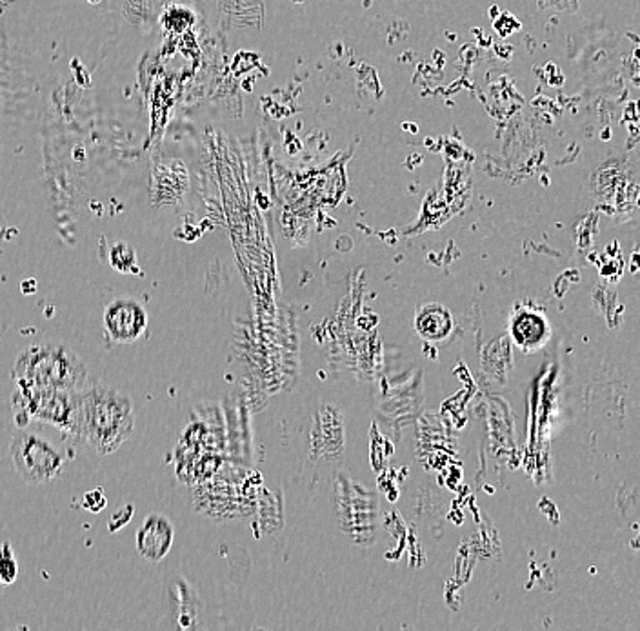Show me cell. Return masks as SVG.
<instances>
[{"instance_id": "6da1fadb", "label": "cell", "mask_w": 640, "mask_h": 631, "mask_svg": "<svg viewBox=\"0 0 640 631\" xmlns=\"http://www.w3.org/2000/svg\"><path fill=\"white\" fill-rule=\"evenodd\" d=\"M133 429L135 411L128 395L103 384H90L83 391L79 442L108 457L133 435Z\"/></svg>"}, {"instance_id": "7a4b0ae2", "label": "cell", "mask_w": 640, "mask_h": 631, "mask_svg": "<svg viewBox=\"0 0 640 631\" xmlns=\"http://www.w3.org/2000/svg\"><path fill=\"white\" fill-rule=\"evenodd\" d=\"M15 384L84 391L90 375L81 357L63 342H41L23 350L14 364Z\"/></svg>"}, {"instance_id": "3957f363", "label": "cell", "mask_w": 640, "mask_h": 631, "mask_svg": "<svg viewBox=\"0 0 640 631\" xmlns=\"http://www.w3.org/2000/svg\"><path fill=\"white\" fill-rule=\"evenodd\" d=\"M12 406L19 428L39 422L64 431L74 440L81 437L83 391L15 384Z\"/></svg>"}, {"instance_id": "277c9868", "label": "cell", "mask_w": 640, "mask_h": 631, "mask_svg": "<svg viewBox=\"0 0 640 631\" xmlns=\"http://www.w3.org/2000/svg\"><path fill=\"white\" fill-rule=\"evenodd\" d=\"M10 455L21 478L32 486L52 482L66 464V455L52 440L26 429L12 439Z\"/></svg>"}, {"instance_id": "5b68a950", "label": "cell", "mask_w": 640, "mask_h": 631, "mask_svg": "<svg viewBox=\"0 0 640 631\" xmlns=\"http://www.w3.org/2000/svg\"><path fill=\"white\" fill-rule=\"evenodd\" d=\"M104 328L112 340L119 344H132L146 333L148 313L139 301L119 297L104 310Z\"/></svg>"}, {"instance_id": "8992f818", "label": "cell", "mask_w": 640, "mask_h": 631, "mask_svg": "<svg viewBox=\"0 0 640 631\" xmlns=\"http://www.w3.org/2000/svg\"><path fill=\"white\" fill-rule=\"evenodd\" d=\"M173 524L164 515H150L137 531V551L148 562H161L172 549Z\"/></svg>"}, {"instance_id": "52a82bcc", "label": "cell", "mask_w": 640, "mask_h": 631, "mask_svg": "<svg viewBox=\"0 0 640 631\" xmlns=\"http://www.w3.org/2000/svg\"><path fill=\"white\" fill-rule=\"evenodd\" d=\"M415 328L420 337L433 342H440L448 339L453 330L451 311L442 304H426L417 311Z\"/></svg>"}, {"instance_id": "ba28073f", "label": "cell", "mask_w": 640, "mask_h": 631, "mask_svg": "<svg viewBox=\"0 0 640 631\" xmlns=\"http://www.w3.org/2000/svg\"><path fill=\"white\" fill-rule=\"evenodd\" d=\"M513 335L520 346L533 348L546 339L547 328L538 315L520 313L513 322Z\"/></svg>"}, {"instance_id": "9c48e42d", "label": "cell", "mask_w": 640, "mask_h": 631, "mask_svg": "<svg viewBox=\"0 0 640 631\" xmlns=\"http://www.w3.org/2000/svg\"><path fill=\"white\" fill-rule=\"evenodd\" d=\"M19 577V562L10 542L0 544V586H12Z\"/></svg>"}, {"instance_id": "30bf717a", "label": "cell", "mask_w": 640, "mask_h": 631, "mask_svg": "<svg viewBox=\"0 0 640 631\" xmlns=\"http://www.w3.org/2000/svg\"><path fill=\"white\" fill-rule=\"evenodd\" d=\"M110 264L121 273H137L135 251L126 244H117L110 253Z\"/></svg>"}, {"instance_id": "8fae6325", "label": "cell", "mask_w": 640, "mask_h": 631, "mask_svg": "<svg viewBox=\"0 0 640 631\" xmlns=\"http://www.w3.org/2000/svg\"><path fill=\"white\" fill-rule=\"evenodd\" d=\"M106 504H108V500H106V497H104V493H103L101 488H97V489H94V491H88V493L84 495V498H83V506H84L88 511H94V513L103 511V509L106 508Z\"/></svg>"}]
</instances>
